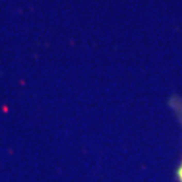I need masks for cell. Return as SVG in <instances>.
<instances>
[{
    "label": "cell",
    "instance_id": "1",
    "mask_svg": "<svg viewBox=\"0 0 182 182\" xmlns=\"http://www.w3.org/2000/svg\"><path fill=\"white\" fill-rule=\"evenodd\" d=\"M169 105H170V108H171V111L174 112L175 117L178 119L181 127H182V96H177V95H175L173 97H170ZM177 175H178L179 182H182V162H181V165H179V167L177 170Z\"/></svg>",
    "mask_w": 182,
    "mask_h": 182
}]
</instances>
